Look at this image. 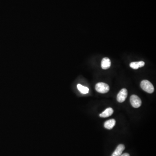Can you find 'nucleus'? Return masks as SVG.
Instances as JSON below:
<instances>
[{
    "label": "nucleus",
    "instance_id": "f257e3e1",
    "mask_svg": "<svg viewBox=\"0 0 156 156\" xmlns=\"http://www.w3.org/2000/svg\"><path fill=\"white\" fill-rule=\"evenodd\" d=\"M141 87L143 91L148 93H152L155 90L154 86L152 83L147 80L142 81L141 83Z\"/></svg>",
    "mask_w": 156,
    "mask_h": 156
},
{
    "label": "nucleus",
    "instance_id": "f03ea898",
    "mask_svg": "<svg viewBox=\"0 0 156 156\" xmlns=\"http://www.w3.org/2000/svg\"><path fill=\"white\" fill-rule=\"evenodd\" d=\"M95 90L98 93L104 94L109 91L110 88L109 85L104 82H98L95 85Z\"/></svg>",
    "mask_w": 156,
    "mask_h": 156
},
{
    "label": "nucleus",
    "instance_id": "7ed1b4c3",
    "mask_svg": "<svg viewBox=\"0 0 156 156\" xmlns=\"http://www.w3.org/2000/svg\"><path fill=\"white\" fill-rule=\"evenodd\" d=\"M130 102L134 108H138L141 105V100L140 98L135 95H133L130 97Z\"/></svg>",
    "mask_w": 156,
    "mask_h": 156
},
{
    "label": "nucleus",
    "instance_id": "20e7f679",
    "mask_svg": "<svg viewBox=\"0 0 156 156\" xmlns=\"http://www.w3.org/2000/svg\"><path fill=\"white\" fill-rule=\"evenodd\" d=\"M127 96V90L126 88H123L119 92L117 95V101L120 103L123 102L126 99Z\"/></svg>",
    "mask_w": 156,
    "mask_h": 156
},
{
    "label": "nucleus",
    "instance_id": "39448f33",
    "mask_svg": "<svg viewBox=\"0 0 156 156\" xmlns=\"http://www.w3.org/2000/svg\"><path fill=\"white\" fill-rule=\"evenodd\" d=\"M111 62L109 58L105 57L102 59L101 67L103 70H107L110 67Z\"/></svg>",
    "mask_w": 156,
    "mask_h": 156
},
{
    "label": "nucleus",
    "instance_id": "423d86ee",
    "mask_svg": "<svg viewBox=\"0 0 156 156\" xmlns=\"http://www.w3.org/2000/svg\"><path fill=\"white\" fill-rule=\"evenodd\" d=\"M125 149V145L123 144H119L117 147L116 150L113 152L111 156H120L122 155V152Z\"/></svg>",
    "mask_w": 156,
    "mask_h": 156
},
{
    "label": "nucleus",
    "instance_id": "0eeeda50",
    "mask_svg": "<svg viewBox=\"0 0 156 156\" xmlns=\"http://www.w3.org/2000/svg\"><path fill=\"white\" fill-rule=\"evenodd\" d=\"M116 121L114 119L109 120L104 123V127L106 129L111 130L116 125Z\"/></svg>",
    "mask_w": 156,
    "mask_h": 156
},
{
    "label": "nucleus",
    "instance_id": "6e6552de",
    "mask_svg": "<svg viewBox=\"0 0 156 156\" xmlns=\"http://www.w3.org/2000/svg\"><path fill=\"white\" fill-rule=\"evenodd\" d=\"M114 112L113 109L111 108H108L104 111L102 113L99 115V116L101 118H107L111 116Z\"/></svg>",
    "mask_w": 156,
    "mask_h": 156
},
{
    "label": "nucleus",
    "instance_id": "1a4fd4ad",
    "mask_svg": "<svg viewBox=\"0 0 156 156\" xmlns=\"http://www.w3.org/2000/svg\"><path fill=\"white\" fill-rule=\"evenodd\" d=\"M144 65H145V63L143 61L132 62L130 63V66L133 69L137 70L138 68L144 66Z\"/></svg>",
    "mask_w": 156,
    "mask_h": 156
},
{
    "label": "nucleus",
    "instance_id": "9d476101",
    "mask_svg": "<svg viewBox=\"0 0 156 156\" xmlns=\"http://www.w3.org/2000/svg\"><path fill=\"white\" fill-rule=\"evenodd\" d=\"M77 88L78 90L83 94L88 93L89 92V89L87 87L84 86L81 84H78Z\"/></svg>",
    "mask_w": 156,
    "mask_h": 156
},
{
    "label": "nucleus",
    "instance_id": "9b49d317",
    "mask_svg": "<svg viewBox=\"0 0 156 156\" xmlns=\"http://www.w3.org/2000/svg\"><path fill=\"white\" fill-rule=\"evenodd\" d=\"M120 156H130V155L128 153H125V154H123V155H121Z\"/></svg>",
    "mask_w": 156,
    "mask_h": 156
}]
</instances>
